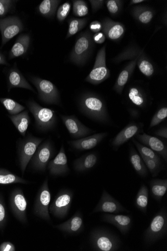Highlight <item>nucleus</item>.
<instances>
[{"instance_id":"40","label":"nucleus","mask_w":167,"mask_h":251,"mask_svg":"<svg viewBox=\"0 0 167 251\" xmlns=\"http://www.w3.org/2000/svg\"><path fill=\"white\" fill-rule=\"evenodd\" d=\"M146 166L148 168L153 177L156 176L161 171V162L149 159L144 156H141Z\"/></svg>"},{"instance_id":"30","label":"nucleus","mask_w":167,"mask_h":251,"mask_svg":"<svg viewBox=\"0 0 167 251\" xmlns=\"http://www.w3.org/2000/svg\"><path fill=\"white\" fill-rule=\"evenodd\" d=\"M60 2L56 0H44L39 6V12L45 17H52L55 15Z\"/></svg>"},{"instance_id":"34","label":"nucleus","mask_w":167,"mask_h":251,"mask_svg":"<svg viewBox=\"0 0 167 251\" xmlns=\"http://www.w3.org/2000/svg\"><path fill=\"white\" fill-rule=\"evenodd\" d=\"M0 102L11 116L18 115L25 109V107L11 99L1 98L0 99Z\"/></svg>"},{"instance_id":"21","label":"nucleus","mask_w":167,"mask_h":251,"mask_svg":"<svg viewBox=\"0 0 167 251\" xmlns=\"http://www.w3.org/2000/svg\"><path fill=\"white\" fill-rule=\"evenodd\" d=\"M102 30L105 37L112 40L120 39L125 33V27L120 23L109 19H105L102 24Z\"/></svg>"},{"instance_id":"35","label":"nucleus","mask_w":167,"mask_h":251,"mask_svg":"<svg viewBox=\"0 0 167 251\" xmlns=\"http://www.w3.org/2000/svg\"><path fill=\"white\" fill-rule=\"evenodd\" d=\"M14 203L20 218L25 222L26 220V211L27 205L25 198L22 194H16L14 198Z\"/></svg>"},{"instance_id":"20","label":"nucleus","mask_w":167,"mask_h":251,"mask_svg":"<svg viewBox=\"0 0 167 251\" xmlns=\"http://www.w3.org/2000/svg\"><path fill=\"white\" fill-rule=\"evenodd\" d=\"M15 63L14 67L10 70L7 74V82L8 91L13 88H25L35 93L33 88L31 86L25 78L23 76L18 70Z\"/></svg>"},{"instance_id":"50","label":"nucleus","mask_w":167,"mask_h":251,"mask_svg":"<svg viewBox=\"0 0 167 251\" xmlns=\"http://www.w3.org/2000/svg\"><path fill=\"white\" fill-rule=\"evenodd\" d=\"M5 217V211L3 204L0 203V222H2Z\"/></svg>"},{"instance_id":"19","label":"nucleus","mask_w":167,"mask_h":251,"mask_svg":"<svg viewBox=\"0 0 167 251\" xmlns=\"http://www.w3.org/2000/svg\"><path fill=\"white\" fill-rule=\"evenodd\" d=\"M48 169L50 175L54 176H63L69 172L68 159L63 146L56 157L48 164Z\"/></svg>"},{"instance_id":"33","label":"nucleus","mask_w":167,"mask_h":251,"mask_svg":"<svg viewBox=\"0 0 167 251\" xmlns=\"http://www.w3.org/2000/svg\"><path fill=\"white\" fill-rule=\"evenodd\" d=\"M87 22V19H71L69 22V29L66 38H69L81 31L85 26Z\"/></svg>"},{"instance_id":"16","label":"nucleus","mask_w":167,"mask_h":251,"mask_svg":"<svg viewBox=\"0 0 167 251\" xmlns=\"http://www.w3.org/2000/svg\"><path fill=\"white\" fill-rule=\"evenodd\" d=\"M102 218L105 222L111 224L117 227L124 235L128 233L133 224L132 218L129 216L108 213L103 215Z\"/></svg>"},{"instance_id":"51","label":"nucleus","mask_w":167,"mask_h":251,"mask_svg":"<svg viewBox=\"0 0 167 251\" xmlns=\"http://www.w3.org/2000/svg\"><path fill=\"white\" fill-rule=\"evenodd\" d=\"M0 64L9 65V64L6 60V57L1 51H0Z\"/></svg>"},{"instance_id":"42","label":"nucleus","mask_w":167,"mask_h":251,"mask_svg":"<svg viewBox=\"0 0 167 251\" xmlns=\"http://www.w3.org/2000/svg\"><path fill=\"white\" fill-rule=\"evenodd\" d=\"M71 8L69 2H66L60 6L57 12V18L60 22L64 21L68 16Z\"/></svg>"},{"instance_id":"5","label":"nucleus","mask_w":167,"mask_h":251,"mask_svg":"<svg viewBox=\"0 0 167 251\" xmlns=\"http://www.w3.org/2000/svg\"><path fill=\"white\" fill-rule=\"evenodd\" d=\"M93 40L89 31L79 36L70 55V60L75 64L83 65L90 54L93 47Z\"/></svg>"},{"instance_id":"7","label":"nucleus","mask_w":167,"mask_h":251,"mask_svg":"<svg viewBox=\"0 0 167 251\" xmlns=\"http://www.w3.org/2000/svg\"><path fill=\"white\" fill-rule=\"evenodd\" d=\"M110 72L106 63V47H103L98 52L94 66L85 80L93 84H99L107 79Z\"/></svg>"},{"instance_id":"8","label":"nucleus","mask_w":167,"mask_h":251,"mask_svg":"<svg viewBox=\"0 0 167 251\" xmlns=\"http://www.w3.org/2000/svg\"><path fill=\"white\" fill-rule=\"evenodd\" d=\"M23 25L20 18L10 16L0 18V31L2 35V48L15 36L23 30Z\"/></svg>"},{"instance_id":"11","label":"nucleus","mask_w":167,"mask_h":251,"mask_svg":"<svg viewBox=\"0 0 167 251\" xmlns=\"http://www.w3.org/2000/svg\"><path fill=\"white\" fill-rule=\"evenodd\" d=\"M73 197V194L70 191L60 192L50 206L51 213L58 218L65 217L69 212Z\"/></svg>"},{"instance_id":"18","label":"nucleus","mask_w":167,"mask_h":251,"mask_svg":"<svg viewBox=\"0 0 167 251\" xmlns=\"http://www.w3.org/2000/svg\"><path fill=\"white\" fill-rule=\"evenodd\" d=\"M142 126L140 124L131 123L119 132L112 142V146L117 150L141 131Z\"/></svg>"},{"instance_id":"2","label":"nucleus","mask_w":167,"mask_h":251,"mask_svg":"<svg viewBox=\"0 0 167 251\" xmlns=\"http://www.w3.org/2000/svg\"><path fill=\"white\" fill-rule=\"evenodd\" d=\"M27 104L33 114L36 126L39 129L47 131L55 127L57 117L54 110L43 107L33 100L28 101Z\"/></svg>"},{"instance_id":"37","label":"nucleus","mask_w":167,"mask_h":251,"mask_svg":"<svg viewBox=\"0 0 167 251\" xmlns=\"http://www.w3.org/2000/svg\"><path fill=\"white\" fill-rule=\"evenodd\" d=\"M14 182L27 184L28 182L8 172L0 170V184H10Z\"/></svg>"},{"instance_id":"9","label":"nucleus","mask_w":167,"mask_h":251,"mask_svg":"<svg viewBox=\"0 0 167 251\" xmlns=\"http://www.w3.org/2000/svg\"><path fill=\"white\" fill-rule=\"evenodd\" d=\"M51 201V194L48 186V179L46 178L39 192L36 203L34 212L39 217L50 221L49 213V206Z\"/></svg>"},{"instance_id":"23","label":"nucleus","mask_w":167,"mask_h":251,"mask_svg":"<svg viewBox=\"0 0 167 251\" xmlns=\"http://www.w3.org/2000/svg\"><path fill=\"white\" fill-rule=\"evenodd\" d=\"M30 43V37L28 34L21 35L16 40L9 54V58H14L24 55L27 52Z\"/></svg>"},{"instance_id":"10","label":"nucleus","mask_w":167,"mask_h":251,"mask_svg":"<svg viewBox=\"0 0 167 251\" xmlns=\"http://www.w3.org/2000/svg\"><path fill=\"white\" fill-rule=\"evenodd\" d=\"M42 140V139L30 136L23 143L20 153V164L23 174L24 173Z\"/></svg>"},{"instance_id":"6","label":"nucleus","mask_w":167,"mask_h":251,"mask_svg":"<svg viewBox=\"0 0 167 251\" xmlns=\"http://www.w3.org/2000/svg\"><path fill=\"white\" fill-rule=\"evenodd\" d=\"M30 80L36 87L41 101L47 104H60L59 91L52 82L37 77H31Z\"/></svg>"},{"instance_id":"31","label":"nucleus","mask_w":167,"mask_h":251,"mask_svg":"<svg viewBox=\"0 0 167 251\" xmlns=\"http://www.w3.org/2000/svg\"><path fill=\"white\" fill-rule=\"evenodd\" d=\"M128 97L131 101L135 105L141 108H144L146 104V99L142 91L138 87H131Z\"/></svg>"},{"instance_id":"17","label":"nucleus","mask_w":167,"mask_h":251,"mask_svg":"<svg viewBox=\"0 0 167 251\" xmlns=\"http://www.w3.org/2000/svg\"><path fill=\"white\" fill-rule=\"evenodd\" d=\"M107 132L95 134L86 138H81L76 141L68 142V144L76 150L79 151L89 150L96 147L108 135Z\"/></svg>"},{"instance_id":"15","label":"nucleus","mask_w":167,"mask_h":251,"mask_svg":"<svg viewBox=\"0 0 167 251\" xmlns=\"http://www.w3.org/2000/svg\"><path fill=\"white\" fill-rule=\"evenodd\" d=\"M135 138L140 144L147 146L160 155L165 162H167V148L161 140L145 133L136 134Z\"/></svg>"},{"instance_id":"49","label":"nucleus","mask_w":167,"mask_h":251,"mask_svg":"<svg viewBox=\"0 0 167 251\" xmlns=\"http://www.w3.org/2000/svg\"><path fill=\"white\" fill-rule=\"evenodd\" d=\"M14 250L15 248L13 245L9 243H3L0 247V251H10Z\"/></svg>"},{"instance_id":"25","label":"nucleus","mask_w":167,"mask_h":251,"mask_svg":"<svg viewBox=\"0 0 167 251\" xmlns=\"http://www.w3.org/2000/svg\"><path fill=\"white\" fill-rule=\"evenodd\" d=\"M97 161V155L91 153L76 159L74 163V167L76 171L83 172L93 168L96 165Z\"/></svg>"},{"instance_id":"44","label":"nucleus","mask_w":167,"mask_h":251,"mask_svg":"<svg viewBox=\"0 0 167 251\" xmlns=\"http://www.w3.org/2000/svg\"><path fill=\"white\" fill-rule=\"evenodd\" d=\"M14 1L0 0V17L6 15L12 8Z\"/></svg>"},{"instance_id":"26","label":"nucleus","mask_w":167,"mask_h":251,"mask_svg":"<svg viewBox=\"0 0 167 251\" xmlns=\"http://www.w3.org/2000/svg\"><path fill=\"white\" fill-rule=\"evenodd\" d=\"M13 124L23 136H25L30 119L27 110L23 111L16 115L9 116Z\"/></svg>"},{"instance_id":"12","label":"nucleus","mask_w":167,"mask_h":251,"mask_svg":"<svg viewBox=\"0 0 167 251\" xmlns=\"http://www.w3.org/2000/svg\"><path fill=\"white\" fill-rule=\"evenodd\" d=\"M53 152L52 145L48 141L39 146L31 159L33 168L39 171H45L47 164L53 155Z\"/></svg>"},{"instance_id":"29","label":"nucleus","mask_w":167,"mask_h":251,"mask_svg":"<svg viewBox=\"0 0 167 251\" xmlns=\"http://www.w3.org/2000/svg\"><path fill=\"white\" fill-rule=\"evenodd\" d=\"M149 201V191L147 186L143 185L140 188L135 200L136 207L143 213L146 214Z\"/></svg>"},{"instance_id":"24","label":"nucleus","mask_w":167,"mask_h":251,"mask_svg":"<svg viewBox=\"0 0 167 251\" xmlns=\"http://www.w3.org/2000/svg\"><path fill=\"white\" fill-rule=\"evenodd\" d=\"M137 61L138 58H136L131 61L119 75L114 86V89L118 94L121 95L122 94L125 85L135 70Z\"/></svg>"},{"instance_id":"28","label":"nucleus","mask_w":167,"mask_h":251,"mask_svg":"<svg viewBox=\"0 0 167 251\" xmlns=\"http://www.w3.org/2000/svg\"><path fill=\"white\" fill-rule=\"evenodd\" d=\"M150 186L152 195L156 200L160 201L167 190V179H153Z\"/></svg>"},{"instance_id":"48","label":"nucleus","mask_w":167,"mask_h":251,"mask_svg":"<svg viewBox=\"0 0 167 251\" xmlns=\"http://www.w3.org/2000/svg\"><path fill=\"white\" fill-rule=\"evenodd\" d=\"M155 134L158 136L162 137L163 138L167 139V126L159 129L155 132Z\"/></svg>"},{"instance_id":"32","label":"nucleus","mask_w":167,"mask_h":251,"mask_svg":"<svg viewBox=\"0 0 167 251\" xmlns=\"http://www.w3.org/2000/svg\"><path fill=\"white\" fill-rule=\"evenodd\" d=\"M134 16L142 24L147 25L153 17V11L146 7H138L134 8L133 12Z\"/></svg>"},{"instance_id":"52","label":"nucleus","mask_w":167,"mask_h":251,"mask_svg":"<svg viewBox=\"0 0 167 251\" xmlns=\"http://www.w3.org/2000/svg\"><path fill=\"white\" fill-rule=\"evenodd\" d=\"M144 2V0H132L131 1V4H136Z\"/></svg>"},{"instance_id":"41","label":"nucleus","mask_w":167,"mask_h":251,"mask_svg":"<svg viewBox=\"0 0 167 251\" xmlns=\"http://www.w3.org/2000/svg\"><path fill=\"white\" fill-rule=\"evenodd\" d=\"M167 117V108L164 107L160 109L153 117L150 127H153L161 123Z\"/></svg>"},{"instance_id":"14","label":"nucleus","mask_w":167,"mask_h":251,"mask_svg":"<svg viewBox=\"0 0 167 251\" xmlns=\"http://www.w3.org/2000/svg\"><path fill=\"white\" fill-rule=\"evenodd\" d=\"M61 119L69 133L73 139H80L94 132L82 124L74 116H61Z\"/></svg>"},{"instance_id":"47","label":"nucleus","mask_w":167,"mask_h":251,"mask_svg":"<svg viewBox=\"0 0 167 251\" xmlns=\"http://www.w3.org/2000/svg\"><path fill=\"white\" fill-rule=\"evenodd\" d=\"M91 4L93 10L95 11L101 8L104 3V1H89Z\"/></svg>"},{"instance_id":"4","label":"nucleus","mask_w":167,"mask_h":251,"mask_svg":"<svg viewBox=\"0 0 167 251\" xmlns=\"http://www.w3.org/2000/svg\"><path fill=\"white\" fill-rule=\"evenodd\" d=\"M90 240L94 249L99 251H117L120 244V240L115 235L101 228L92 232Z\"/></svg>"},{"instance_id":"27","label":"nucleus","mask_w":167,"mask_h":251,"mask_svg":"<svg viewBox=\"0 0 167 251\" xmlns=\"http://www.w3.org/2000/svg\"><path fill=\"white\" fill-rule=\"evenodd\" d=\"M130 162L137 173L142 177H145L148 175L146 166L140 155L133 147L130 150Z\"/></svg>"},{"instance_id":"3","label":"nucleus","mask_w":167,"mask_h":251,"mask_svg":"<svg viewBox=\"0 0 167 251\" xmlns=\"http://www.w3.org/2000/svg\"><path fill=\"white\" fill-rule=\"evenodd\" d=\"M167 232V213L165 207L154 217L146 230L144 240L147 244H152L164 238Z\"/></svg>"},{"instance_id":"45","label":"nucleus","mask_w":167,"mask_h":251,"mask_svg":"<svg viewBox=\"0 0 167 251\" xmlns=\"http://www.w3.org/2000/svg\"><path fill=\"white\" fill-rule=\"evenodd\" d=\"M102 24L101 23L97 21H95L91 23L90 25V30L94 33H99L102 30Z\"/></svg>"},{"instance_id":"22","label":"nucleus","mask_w":167,"mask_h":251,"mask_svg":"<svg viewBox=\"0 0 167 251\" xmlns=\"http://www.w3.org/2000/svg\"><path fill=\"white\" fill-rule=\"evenodd\" d=\"M55 228L69 234L79 233L83 227V220L81 214L77 212L71 219L65 222L54 226Z\"/></svg>"},{"instance_id":"43","label":"nucleus","mask_w":167,"mask_h":251,"mask_svg":"<svg viewBox=\"0 0 167 251\" xmlns=\"http://www.w3.org/2000/svg\"><path fill=\"white\" fill-rule=\"evenodd\" d=\"M107 7L112 15H116L120 12L122 7V1L117 0H109L107 2Z\"/></svg>"},{"instance_id":"39","label":"nucleus","mask_w":167,"mask_h":251,"mask_svg":"<svg viewBox=\"0 0 167 251\" xmlns=\"http://www.w3.org/2000/svg\"><path fill=\"white\" fill-rule=\"evenodd\" d=\"M140 72L147 77H150L154 74V68L153 65L147 59H141L138 62Z\"/></svg>"},{"instance_id":"38","label":"nucleus","mask_w":167,"mask_h":251,"mask_svg":"<svg viewBox=\"0 0 167 251\" xmlns=\"http://www.w3.org/2000/svg\"><path fill=\"white\" fill-rule=\"evenodd\" d=\"M73 12L75 16L82 17L88 14L89 9L85 1L82 0H76V1H73Z\"/></svg>"},{"instance_id":"13","label":"nucleus","mask_w":167,"mask_h":251,"mask_svg":"<svg viewBox=\"0 0 167 251\" xmlns=\"http://www.w3.org/2000/svg\"><path fill=\"white\" fill-rule=\"evenodd\" d=\"M122 212H128V211L120 202L104 190L100 201L94 209L93 213L103 212L109 214H118Z\"/></svg>"},{"instance_id":"46","label":"nucleus","mask_w":167,"mask_h":251,"mask_svg":"<svg viewBox=\"0 0 167 251\" xmlns=\"http://www.w3.org/2000/svg\"><path fill=\"white\" fill-rule=\"evenodd\" d=\"M106 37L103 33H97L95 34L93 38V41L98 44H102L105 41Z\"/></svg>"},{"instance_id":"36","label":"nucleus","mask_w":167,"mask_h":251,"mask_svg":"<svg viewBox=\"0 0 167 251\" xmlns=\"http://www.w3.org/2000/svg\"><path fill=\"white\" fill-rule=\"evenodd\" d=\"M132 141L141 156H144L149 159H154V160L156 161L161 162V158L157 152L149 148L144 145H143L134 139H133Z\"/></svg>"},{"instance_id":"1","label":"nucleus","mask_w":167,"mask_h":251,"mask_svg":"<svg viewBox=\"0 0 167 251\" xmlns=\"http://www.w3.org/2000/svg\"><path fill=\"white\" fill-rule=\"evenodd\" d=\"M82 112L88 117L103 124L109 122V117L104 102L91 94L83 95L79 100Z\"/></svg>"}]
</instances>
